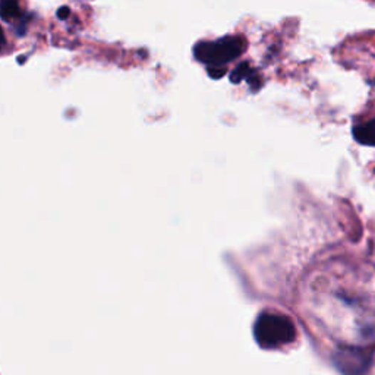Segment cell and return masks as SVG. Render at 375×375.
<instances>
[{
  "instance_id": "obj_1",
  "label": "cell",
  "mask_w": 375,
  "mask_h": 375,
  "mask_svg": "<svg viewBox=\"0 0 375 375\" xmlns=\"http://www.w3.org/2000/svg\"><path fill=\"white\" fill-rule=\"evenodd\" d=\"M254 336L261 347L278 349L296 339V327L287 315L265 311L254 324Z\"/></svg>"
},
{
  "instance_id": "obj_2",
  "label": "cell",
  "mask_w": 375,
  "mask_h": 375,
  "mask_svg": "<svg viewBox=\"0 0 375 375\" xmlns=\"http://www.w3.org/2000/svg\"><path fill=\"white\" fill-rule=\"evenodd\" d=\"M245 50V40L238 36H228L214 41L198 43L194 48V55L199 62L210 66H220L228 63Z\"/></svg>"
},
{
  "instance_id": "obj_3",
  "label": "cell",
  "mask_w": 375,
  "mask_h": 375,
  "mask_svg": "<svg viewBox=\"0 0 375 375\" xmlns=\"http://www.w3.org/2000/svg\"><path fill=\"white\" fill-rule=\"evenodd\" d=\"M354 138L362 145L375 147V117L354 128Z\"/></svg>"
}]
</instances>
